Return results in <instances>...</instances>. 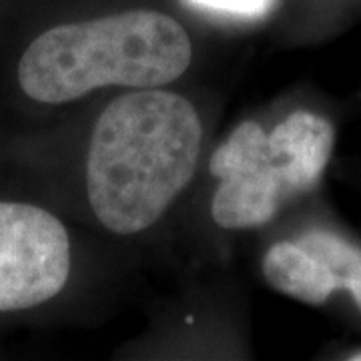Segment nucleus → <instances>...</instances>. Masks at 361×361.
Masks as SVG:
<instances>
[{"label": "nucleus", "instance_id": "obj_6", "mask_svg": "<svg viewBox=\"0 0 361 361\" xmlns=\"http://www.w3.org/2000/svg\"><path fill=\"white\" fill-rule=\"evenodd\" d=\"M195 6L235 16H263L273 8L275 0H189Z\"/></svg>", "mask_w": 361, "mask_h": 361}, {"label": "nucleus", "instance_id": "obj_8", "mask_svg": "<svg viewBox=\"0 0 361 361\" xmlns=\"http://www.w3.org/2000/svg\"><path fill=\"white\" fill-rule=\"evenodd\" d=\"M349 360H353V361H361V351H357V353H353Z\"/></svg>", "mask_w": 361, "mask_h": 361}, {"label": "nucleus", "instance_id": "obj_1", "mask_svg": "<svg viewBox=\"0 0 361 361\" xmlns=\"http://www.w3.org/2000/svg\"><path fill=\"white\" fill-rule=\"evenodd\" d=\"M203 141V118L180 92L135 89L113 99L90 133L92 215L116 237L155 227L193 180Z\"/></svg>", "mask_w": 361, "mask_h": 361}, {"label": "nucleus", "instance_id": "obj_2", "mask_svg": "<svg viewBox=\"0 0 361 361\" xmlns=\"http://www.w3.org/2000/svg\"><path fill=\"white\" fill-rule=\"evenodd\" d=\"M193 63V40L175 16L133 8L44 30L18 63V85L44 104L78 101L101 89H159Z\"/></svg>", "mask_w": 361, "mask_h": 361}, {"label": "nucleus", "instance_id": "obj_4", "mask_svg": "<svg viewBox=\"0 0 361 361\" xmlns=\"http://www.w3.org/2000/svg\"><path fill=\"white\" fill-rule=\"evenodd\" d=\"M71 239L51 211L0 201V313L51 301L71 275Z\"/></svg>", "mask_w": 361, "mask_h": 361}, {"label": "nucleus", "instance_id": "obj_5", "mask_svg": "<svg viewBox=\"0 0 361 361\" xmlns=\"http://www.w3.org/2000/svg\"><path fill=\"white\" fill-rule=\"evenodd\" d=\"M261 273L271 289L305 305H323L339 291L329 265L297 239L273 243L263 255Z\"/></svg>", "mask_w": 361, "mask_h": 361}, {"label": "nucleus", "instance_id": "obj_3", "mask_svg": "<svg viewBox=\"0 0 361 361\" xmlns=\"http://www.w3.org/2000/svg\"><path fill=\"white\" fill-rule=\"evenodd\" d=\"M336 149V127L325 116L295 111L267 130L243 121L209 159L217 180L211 217L225 231L269 225L285 203L313 191Z\"/></svg>", "mask_w": 361, "mask_h": 361}, {"label": "nucleus", "instance_id": "obj_7", "mask_svg": "<svg viewBox=\"0 0 361 361\" xmlns=\"http://www.w3.org/2000/svg\"><path fill=\"white\" fill-rule=\"evenodd\" d=\"M334 273H336L337 287L345 289L353 299V303L357 305V310L361 311V251Z\"/></svg>", "mask_w": 361, "mask_h": 361}]
</instances>
